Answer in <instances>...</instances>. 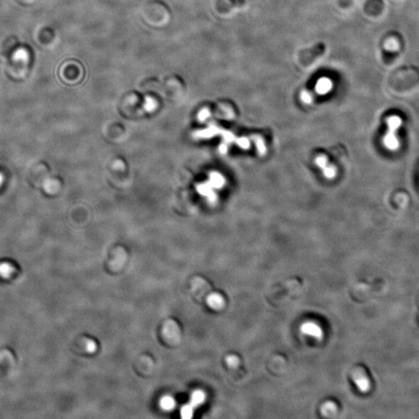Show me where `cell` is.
I'll return each instance as SVG.
<instances>
[{"label": "cell", "mask_w": 419, "mask_h": 419, "mask_svg": "<svg viewBox=\"0 0 419 419\" xmlns=\"http://www.w3.org/2000/svg\"><path fill=\"white\" fill-rule=\"evenodd\" d=\"M401 121L399 117H390L388 120V133L383 138V143L388 149L391 150H395L399 147V141L397 137V130L401 127Z\"/></svg>", "instance_id": "obj_1"}, {"label": "cell", "mask_w": 419, "mask_h": 419, "mask_svg": "<svg viewBox=\"0 0 419 419\" xmlns=\"http://www.w3.org/2000/svg\"><path fill=\"white\" fill-rule=\"evenodd\" d=\"M352 379L359 391L363 393L368 392L370 391L371 383H370V379L363 369H357L355 371H353Z\"/></svg>", "instance_id": "obj_2"}, {"label": "cell", "mask_w": 419, "mask_h": 419, "mask_svg": "<svg viewBox=\"0 0 419 419\" xmlns=\"http://www.w3.org/2000/svg\"><path fill=\"white\" fill-rule=\"evenodd\" d=\"M48 169L45 165L38 164L30 171V182L36 187L43 185L45 180L48 178Z\"/></svg>", "instance_id": "obj_3"}, {"label": "cell", "mask_w": 419, "mask_h": 419, "mask_svg": "<svg viewBox=\"0 0 419 419\" xmlns=\"http://www.w3.org/2000/svg\"><path fill=\"white\" fill-rule=\"evenodd\" d=\"M300 332L315 339L321 340L324 336L322 327L315 322H306L300 326Z\"/></svg>", "instance_id": "obj_4"}, {"label": "cell", "mask_w": 419, "mask_h": 419, "mask_svg": "<svg viewBox=\"0 0 419 419\" xmlns=\"http://www.w3.org/2000/svg\"><path fill=\"white\" fill-rule=\"evenodd\" d=\"M206 302L211 308L214 310H221L225 306V298L218 293L209 294L206 299Z\"/></svg>", "instance_id": "obj_5"}, {"label": "cell", "mask_w": 419, "mask_h": 419, "mask_svg": "<svg viewBox=\"0 0 419 419\" xmlns=\"http://www.w3.org/2000/svg\"><path fill=\"white\" fill-rule=\"evenodd\" d=\"M321 414L325 417H333L338 411L337 404L333 401H326L321 407Z\"/></svg>", "instance_id": "obj_6"}, {"label": "cell", "mask_w": 419, "mask_h": 419, "mask_svg": "<svg viewBox=\"0 0 419 419\" xmlns=\"http://www.w3.org/2000/svg\"><path fill=\"white\" fill-rule=\"evenodd\" d=\"M326 45L323 42H319L313 45L310 49L308 50V53L310 55V59L311 61L316 60V58H320L322 55H325L326 51Z\"/></svg>", "instance_id": "obj_7"}, {"label": "cell", "mask_w": 419, "mask_h": 419, "mask_svg": "<svg viewBox=\"0 0 419 419\" xmlns=\"http://www.w3.org/2000/svg\"><path fill=\"white\" fill-rule=\"evenodd\" d=\"M60 184L58 180L55 179H51L48 177L45 183H43V187L45 191L48 194H55L59 190Z\"/></svg>", "instance_id": "obj_8"}, {"label": "cell", "mask_w": 419, "mask_h": 419, "mask_svg": "<svg viewBox=\"0 0 419 419\" xmlns=\"http://www.w3.org/2000/svg\"><path fill=\"white\" fill-rule=\"evenodd\" d=\"M205 399H206L205 393L203 392V391H201V390H197V391H195L192 394L190 404L193 406V408H196V407L200 406V404H203V403L204 402Z\"/></svg>", "instance_id": "obj_9"}, {"label": "cell", "mask_w": 419, "mask_h": 419, "mask_svg": "<svg viewBox=\"0 0 419 419\" xmlns=\"http://www.w3.org/2000/svg\"><path fill=\"white\" fill-rule=\"evenodd\" d=\"M160 406L165 411H171L176 407L175 399L171 396H164L161 399Z\"/></svg>", "instance_id": "obj_10"}, {"label": "cell", "mask_w": 419, "mask_h": 419, "mask_svg": "<svg viewBox=\"0 0 419 419\" xmlns=\"http://www.w3.org/2000/svg\"><path fill=\"white\" fill-rule=\"evenodd\" d=\"M14 268L9 263H0V276L3 278L10 277L14 273Z\"/></svg>", "instance_id": "obj_11"}, {"label": "cell", "mask_w": 419, "mask_h": 419, "mask_svg": "<svg viewBox=\"0 0 419 419\" xmlns=\"http://www.w3.org/2000/svg\"><path fill=\"white\" fill-rule=\"evenodd\" d=\"M193 410L194 408L190 404L183 406L181 409L182 417L185 419L191 418L193 415Z\"/></svg>", "instance_id": "obj_12"}, {"label": "cell", "mask_w": 419, "mask_h": 419, "mask_svg": "<svg viewBox=\"0 0 419 419\" xmlns=\"http://www.w3.org/2000/svg\"><path fill=\"white\" fill-rule=\"evenodd\" d=\"M226 363L230 367H236L239 364V359L237 356L229 355L226 357Z\"/></svg>", "instance_id": "obj_13"}, {"label": "cell", "mask_w": 419, "mask_h": 419, "mask_svg": "<svg viewBox=\"0 0 419 419\" xmlns=\"http://www.w3.org/2000/svg\"><path fill=\"white\" fill-rule=\"evenodd\" d=\"M97 348L96 342L93 340H89L86 343V350L89 353H94Z\"/></svg>", "instance_id": "obj_14"}, {"label": "cell", "mask_w": 419, "mask_h": 419, "mask_svg": "<svg viewBox=\"0 0 419 419\" xmlns=\"http://www.w3.org/2000/svg\"><path fill=\"white\" fill-rule=\"evenodd\" d=\"M231 7L234 8H241L246 4V0H229Z\"/></svg>", "instance_id": "obj_15"}, {"label": "cell", "mask_w": 419, "mask_h": 419, "mask_svg": "<svg viewBox=\"0 0 419 419\" xmlns=\"http://www.w3.org/2000/svg\"><path fill=\"white\" fill-rule=\"evenodd\" d=\"M3 181H4V177H3L2 174H0V186L2 184Z\"/></svg>", "instance_id": "obj_16"}, {"label": "cell", "mask_w": 419, "mask_h": 419, "mask_svg": "<svg viewBox=\"0 0 419 419\" xmlns=\"http://www.w3.org/2000/svg\"><path fill=\"white\" fill-rule=\"evenodd\" d=\"M417 306H418V307H419V295H418V297H417Z\"/></svg>", "instance_id": "obj_17"}]
</instances>
